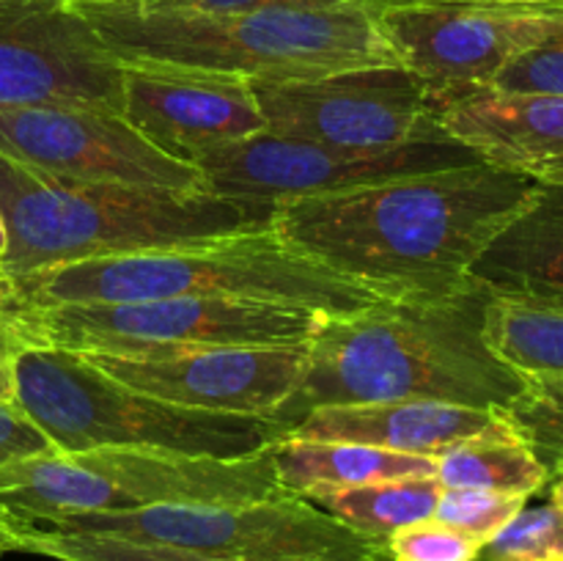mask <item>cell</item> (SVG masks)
<instances>
[{
  "label": "cell",
  "instance_id": "6da1fadb",
  "mask_svg": "<svg viewBox=\"0 0 563 561\" xmlns=\"http://www.w3.org/2000/svg\"><path fill=\"white\" fill-rule=\"evenodd\" d=\"M537 182L487 163L278 204L289 248L390 300L471 289V270Z\"/></svg>",
  "mask_w": 563,
  "mask_h": 561
},
{
  "label": "cell",
  "instance_id": "7a4b0ae2",
  "mask_svg": "<svg viewBox=\"0 0 563 561\" xmlns=\"http://www.w3.org/2000/svg\"><path fill=\"white\" fill-rule=\"evenodd\" d=\"M489 292L471 289L427 300H390L328 317L306 344L295 394L275 413L286 429L317 407L377 402L509 410L526 380L484 341Z\"/></svg>",
  "mask_w": 563,
  "mask_h": 561
},
{
  "label": "cell",
  "instance_id": "3957f363",
  "mask_svg": "<svg viewBox=\"0 0 563 561\" xmlns=\"http://www.w3.org/2000/svg\"><path fill=\"white\" fill-rule=\"evenodd\" d=\"M278 204L214 193L137 190L60 179L0 154V280L154 248L201 245L273 226Z\"/></svg>",
  "mask_w": 563,
  "mask_h": 561
},
{
  "label": "cell",
  "instance_id": "277c9868",
  "mask_svg": "<svg viewBox=\"0 0 563 561\" xmlns=\"http://www.w3.org/2000/svg\"><path fill=\"white\" fill-rule=\"evenodd\" d=\"M377 3H278L231 14H135L77 6L121 64L218 72L251 82L396 66Z\"/></svg>",
  "mask_w": 563,
  "mask_h": 561
},
{
  "label": "cell",
  "instance_id": "5b68a950",
  "mask_svg": "<svg viewBox=\"0 0 563 561\" xmlns=\"http://www.w3.org/2000/svg\"><path fill=\"white\" fill-rule=\"evenodd\" d=\"M170 297L278 302L328 317H346L390 302V297L302 256L275 234L273 226L201 245L121 253L49 267L20 280H0V302L20 308Z\"/></svg>",
  "mask_w": 563,
  "mask_h": 561
},
{
  "label": "cell",
  "instance_id": "8992f818",
  "mask_svg": "<svg viewBox=\"0 0 563 561\" xmlns=\"http://www.w3.org/2000/svg\"><path fill=\"white\" fill-rule=\"evenodd\" d=\"M14 405L58 451L163 449L240 460L278 443V418L212 413L115 383L75 352L22 346Z\"/></svg>",
  "mask_w": 563,
  "mask_h": 561
},
{
  "label": "cell",
  "instance_id": "52a82bcc",
  "mask_svg": "<svg viewBox=\"0 0 563 561\" xmlns=\"http://www.w3.org/2000/svg\"><path fill=\"white\" fill-rule=\"evenodd\" d=\"M273 446L240 460L163 449L49 451L0 471V512L27 528H47L93 512L275 498L284 490L275 476Z\"/></svg>",
  "mask_w": 563,
  "mask_h": 561
},
{
  "label": "cell",
  "instance_id": "ba28073f",
  "mask_svg": "<svg viewBox=\"0 0 563 561\" xmlns=\"http://www.w3.org/2000/svg\"><path fill=\"white\" fill-rule=\"evenodd\" d=\"M0 314L25 346L75 355H165L207 346H300L328 314L278 302L225 297L91 302V306H3Z\"/></svg>",
  "mask_w": 563,
  "mask_h": 561
},
{
  "label": "cell",
  "instance_id": "9c48e42d",
  "mask_svg": "<svg viewBox=\"0 0 563 561\" xmlns=\"http://www.w3.org/2000/svg\"><path fill=\"white\" fill-rule=\"evenodd\" d=\"M47 528L174 544L218 561H372L385 550V542L352 531L313 501L289 493L251 504L93 512Z\"/></svg>",
  "mask_w": 563,
  "mask_h": 561
},
{
  "label": "cell",
  "instance_id": "30bf717a",
  "mask_svg": "<svg viewBox=\"0 0 563 561\" xmlns=\"http://www.w3.org/2000/svg\"><path fill=\"white\" fill-rule=\"evenodd\" d=\"M377 20L399 64L432 99L493 86L520 53L563 28V3L379 0Z\"/></svg>",
  "mask_w": 563,
  "mask_h": 561
},
{
  "label": "cell",
  "instance_id": "8fae6325",
  "mask_svg": "<svg viewBox=\"0 0 563 561\" xmlns=\"http://www.w3.org/2000/svg\"><path fill=\"white\" fill-rule=\"evenodd\" d=\"M473 163L482 160L449 135L423 138L388 152H350L264 130L207 154L196 165L214 196L284 204Z\"/></svg>",
  "mask_w": 563,
  "mask_h": 561
},
{
  "label": "cell",
  "instance_id": "7c38bea8",
  "mask_svg": "<svg viewBox=\"0 0 563 561\" xmlns=\"http://www.w3.org/2000/svg\"><path fill=\"white\" fill-rule=\"evenodd\" d=\"M273 135L350 152H388L445 135L427 82L401 64L363 66L317 80L253 82Z\"/></svg>",
  "mask_w": 563,
  "mask_h": 561
},
{
  "label": "cell",
  "instance_id": "4fadbf2b",
  "mask_svg": "<svg viewBox=\"0 0 563 561\" xmlns=\"http://www.w3.org/2000/svg\"><path fill=\"white\" fill-rule=\"evenodd\" d=\"M124 108V64L69 0H0V110Z\"/></svg>",
  "mask_w": 563,
  "mask_h": 561
},
{
  "label": "cell",
  "instance_id": "5bb4252c",
  "mask_svg": "<svg viewBox=\"0 0 563 561\" xmlns=\"http://www.w3.org/2000/svg\"><path fill=\"white\" fill-rule=\"evenodd\" d=\"M0 154L88 185L209 193L198 165L165 154L108 108L0 110Z\"/></svg>",
  "mask_w": 563,
  "mask_h": 561
},
{
  "label": "cell",
  "instance_id": "9a60e30c",
  "mask_svg": "<svg viewBox=\"0 0 563 561\" xmlns=\"http://www.w3.org/2000/svg\"><path fill=\"white\" fill-rule=\"evenodd\" d=\"M115 383L181 407L273 418L306 366L300 346H207L165 355H80Z\"/></svg>",
  "mask_w": 563,
  "mask_h": 561
},
{
  "label": "cell",
  "instance_id": "2e32d148",
  "mask_svg": "<svg viewBox=\"0 0 563 561\" xmlns=\"http://www.w3.org/2000/svg\"><path fill=\"white\" fill-rule=\"evenodd\" d=\"M121 113L146 141L192 165L267 130L251 80L176 66L124 64Z\"/></svg>",
  "mask_w": 563,
  "mask_h": 561
},
{
  "label": "cell",
  "instance_id": "e0dca14e",
  "mask_svg": "<svg viewBox=\"0 0 563 561\" xmlns=\"http://www.w3.org/2000/svg\"><path fill=\"white\" fill-rule=\"evenodd\" d=\"M434 121L493 168L563 185V97L473 88L434 99Z\"/></svg>",
  "mask_w": 563,
  "mask_h": 561
},
{
  "label": "cell",
  "instance_id": "ac0fdd59",
  "mask_svg": "<svg viewBox=\"0 0 563 561\" xmlns=\"http://www.w3.org/2000/svg\"><path fill=\"white\" fill-rule=\"evenodd\" d=\"M506 424L504 410L443 405V402H377V405L317 407L284 438L361 443L401 454L434 457L456 443Z\"/></svg>",
  "mask_w": 563,
  "mask_h": 561
},
{
  "label": "cell",
  "instance_id": "d6986e66",
  "mask_svg": "<svg viewBox=\"0 0 563 561\" xmlns=\"http://www.w3.org/2000/svg\"><path fill=\"white\" fill-rule=\"evenodd\" d=\"M471 280L493 297L563 306V185H539L495 234Z\"/></svg>",
  "mask_w": 563,
  "mask_h": 561
},
{
  "label": "cell",
  "instance_id": "ffe728a7",
  "mask_svg": "<svg viewBox=\"0 0 563 561\" xmlns=\"http://www.w3.org/2000/svg\"><path fill=\"white\" fill-rule=\"evenodd\" d=\"M273 465L280 490L308 501L361 484L434 476L432 457L300 438H280L273 446Z\"/></svg>",
  "mask_w": 563,
  "mask_h": 561
},
{
  "label": "cell",
  "instance_id": "44dd1931",
  "mask_svg": "<svg viewBox=\"0 0 563 561\" xmlns=\"http://www.w3.org/2000/svg\"><path fill=\"white\" fill-rule=\"evenodd\" d=\"M432 460L434 479L443 487L489 490V493L531 498L550 482V468L539 460L531 443L511 427L509 418L498 429L451 446L434 454Z\"/></svg>",
  "mask_w": 563,
  "mask_h": 561
},
{
  "label": "cell",
  "instance_id": "7402d4cb",
  "mask_svg": "<svg viewBox=\"0 0 563 561\" xmlns=\"http://www.w3.org/2000/svg\"><path fill=\"white\" fill-rule=\"evenodd\" d=\"M484 341L522 380H563V306L489 295Z\"/></svg>",
  "mask_w": 563,
  "mask_h": 561
},
{
  "label": "cell",
  "instance_id": "603a6c76",
  "mask_svg": "<svg viewBox=\"0 0 563 561\" xmlns=\"http://www.w3.org/2000/svg\"><path fill=\"white\" fill-rule=\"evenodd\" d=\"M443 495V484L434 476L394 479V482L361 484L313 498L328 515L350 526L352 531L385 542L399 528L434 517Z\"/></svg>",
  "mask_w": 563,
  "mask_h": 561
},
{
  "label": "cell",
  "instance_id": "cb8c5ba5",
  "mask_svg": "<svg viewBox=\"0 0 563 561\" xmlns=\"http://www.w3.org/2000/svg\"><path fill=\"white\" fill-rule=\"evenodd\" d=\"M22 553L47 556L55 561H218L174 544L135 542V539L102 537V534L53 531V528H27Z\"/></svg>",
  "mask_w": 563,
  "mask_h": 561
},
{
  "label": "cell",
  "instance_id": "d4e9b609",
  "mask_svg": "<svg viewBox=\"0 0 563 561\" xmlns=\"http://www.w3.org/2000/svg\"><path fill=\"white\" fill-rule=\"evenodd\" d=\"M478 561H563V512L553 501L526 504L484 542Z\"/></svg>",
  "mask_w": 563,
  "mask_h": 561
},
{
  "label": "cell",
  "instance_id": "484cf974",
  "mask_svg": "<svg viewBox=\"0 0 563 561\" xmlns=\"http://www.w3.org/2000/svg\"><path fill=\"white\" fill-rule=\"evenodd\" d=\"M504 413L544 465L563 460V380H526L522 394Z\"/></svg>",
  "mask_w": 563,
  "mask_h": 561
},
{
  "label": "cell",
  "instance_id": "4316f807",
  "mask_svg": "<svg viewBox=\"0 0 563 561\" xmlns=\"http://www.w3.org/2000/svg\"><path fill=\"white\" fill-rule=\"evenodd\" d=\"M528 498L522 495L489 493V490H467V487H443L440 504L434 509V520L478 539L489 542L522 506Z\"/></svg>",
  "mask_w": 563,
  "mask_h": 561
},
{
  "label": "cell",
  "instance_id": "83f0119b",
  "mask_svg": "<svg viewBox=\"0 0 563 561\" xmlns=\"http://www.w3.org/2000/svg\"><path fill=\"white\" fill-rule=\"evenodd\" d=\"M484 544L445 522L429 520L399 528L385 539L390 561H478Z\"/></svg>",
  "mask_w": 563,
  "mask_h": 561
},
{
  "label": "cell",
  "instance_id": "f1b7e54d",
  "mask_svg": "<svg viewBox=\"0 0 563 561\" xmlns=\"http://www.w3.org/2000/svg\"><path fill=\"white\" fill-rule=\"evenodd\" d=\"M493 88L509 94H553L563 97V28L537 47L517 55L498 77Z\"/></svg>",
  "mask_w": 563,
  "mask_h": 561
},
{
  "label": "cell",
  "instance_id": "f546056e",
  "mask_svg": "<svg viewBox=\"0 0 563 561\" xmlns=\"http://www.w3.org/2000/svg\"><path fill=\"white\" fill-rule=\"evenodd\" d=\"M278 3H339V0H113L99 9L135 11V14H231Z\"/></svg>",
  "mask_w": 563,
  "mask_h": 561
},
{
  "label": "cell",
  "instance_id": "4dcf8cb0",
  "mask_svg": "<svg viewBox=\"0 0 563 561\" xmlns=\"http://www.w3.org/2000/svg\"><path fill=\"white\" fill-rule=\"evenodd\" d=\"M49 451H58L53 440L14 402H0V471L11 462L49 454Z\"/></svg>",
  "mask_w": 563,
  "mask_h": 561
},
{
  "label": "cell",
  "instance_id": "1f68e13d",
  "mask_svg": "<svg viewBox=\"0 0 563 561\" xmlns=\"http://www.w3.org/2000/svg\"><path fill=\"white\" fill-rule=\"evenodd\" d=\"M22 341L0 314V402H14L16 396V358L22 352Z\"/></svg>",
  "mask_w": 563,
  "mask_h": 561
},
{
  "label": "cell",
  "instance_id": "d6a6232c",
  "mask_svg": "<svg viewBox=\"0 0 563 561\" xmlns=\"http://www.w3.org/2000/svg\"><path fill=\"white\" fill-rule=\"evenodd\" d=\"M25 534H27V526L11 520L9 515L0 512V556L22 553V550H25Z\"/></svg>",
  "mask_w": 563,
  "mask_h": 561
},
{
  "label": "cell",
  "instance_id": "836d02e7",
  "mask_svg": "<svg viewBox=\"0 0 563 561\" xmlns=\"http://www.w3.org/2000/svg\"><path fill=\"white\" fill-rule=\"evenodd\" d=\"M550 479H553L550 482V501L563 512V460L550 468Z\"/></svg>",
  "mask_w": 563,
  "mask_h": 561
},
{
  "label": "cell",
  "instance_id": "e575fe53",
  "mask_svg": "<svg viewBox=\"0 0 563 561\" xmlns=\"http://www.w3.org/2000/svg\"><path fill=\"white\" fill-rule=\"evenodd\" d=\"M5 248H9V237H5V226L0 220V275H3V258H5Z\"/></svg>",
  "mask_w": 563,
  "mask_h": 561
},
{
  "label": "cell",
  "instance_id": "d590c367",
  "mask_svg": "<svg viewBox=\"0 0 563 561\" xmlns=\"http://www.w3.org/2000/svg\"><path fill=\"white\" fill-rule=\"evenodd\" d=\"M71 6H102V3H113V0H69Z\"/></svg>",
  "mask_w": 563,
  "mask_h": 561
},
{
  "label": "cell",
  "instance_id": "8d00e7d4",
  "mask_svg": "<svg viewBox=\"0 0 563 561\" xmlns=\"http://www.w3.org/2000/svg\"><path fill=\"white\" fill-rule=\"evenodd\" d=\"M493 3H528V6H533L531 0H493Z\"/></svg>",
  "mask_w": 563,
  "mask_h": 561
},
{
  "label": "cell",
  "instance_id": "74e56055",
  "mask_svg": "<svg viewBox=\"0 0 563 561\" xmlns=\"http://www.w3.org/2000/svg\"><path fill=\"white\" fill-rule=\"evenodd\" d=\"M372 561H390V559H388V553H385V550H383V553H379V556H374Z\"/></svg>",
  "mask_w": 563,
  "mask_h": 561
},
{
  "label": "cell",
  "instance_id": "f35d334b",
  "mask_svg": "<svg viewBox=\"0 0 563 561\" xmlns=\"http://www.w3.org/2000/svg\"><path fill=\"white\" fill-rule=\"evenodd\" d=\"M339 3H372V0H339Z\"/></svg>",
  "mask_w": 563,
  "mask_h": 561
}]
</instances>
